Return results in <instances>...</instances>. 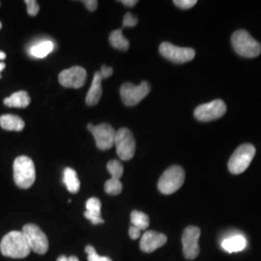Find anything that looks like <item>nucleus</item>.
<instances>
[{"mask_svg": "<svg viewBox=\"0 0 261 261\" xmlns=\"http://www.w3.org/2000/svg\"><path fill=\"white\" fill-rule=\"evenodd\" d=\"M0 252L11 258H24L31 252L28 240L22 231H11L0 242Z\"/></svg>", "mask_w": 261, "mask_h": 261, "instance_id": "obj_1", "label": "nucleus"}, {"mask_svg": "<svg viewBox=\"0 0 261 261\" xmlns=\"http://www.w3.org/2000/svg\"><path fill=\"white\" fill-rule=\"evenodd\" d=\"M231 44L237 55L246 58H253L261 54V45L246 30L235 31L231 37Z\"/></svg>", "mask_w": 261, "mask_h": 261, "instance_id": "obj_2", "label": "nucleus"}, {"mask_svg": "<svg viewBox=\"0 0 261 261\" xmlns=\"http://www.w3.org/2000/svg\"><path fill=\"white\" fill-rule=\"evenodd\" d=\"M14 180L20 189H28L36 179V170L33 161L28 156H19L14 162Z\"/></svg>", "mask_w": 261, "mask_h": 261, "instance_id": "obj_3", "label": "nucleus"}, {"mask_svg": "<svg viewBox=\"0 0 261 261\" xmlns=\"http://www.w3.org/2000/svg\"><path fill=\"white\" fill-rule=\"evenodd\" d=\"M185 171L179 166H171L163 173L158 182L159 191L164 195H171L183 186Z\"/></svg>", "mask_w": 261, "mask_h": 261, "instance_id": "obj_4", "label": "nucleus"}, {"mask_svg": "<svg viewBox=\"0 0 261 261\" xmlns=\"http://www.w3.org/2000/svg\"><path fill=\"white\" fill-rule=\"evenodd\" d=\"M255 155V147L245 143L234 151L232 156L228 161V170L232 174H241L250 167L252 159Z\"/></svg>", "mask_w": 261, "mask_h": 261, "instance_id": "obj_5", "label": "nucleus"}, {"mask_svg": "<svg viewBox=\"0 0 261 261\" xmlns=\"http://www.w3.org/2000/svg\"><path fill=\"white\" fill-rule=\"evenodd\" d=\"M114 145L116 146L117 155L122 161H129L135 156L137 144L129 129L120 128L116 132Z\"/></svg>", "mask_w": 261, "mask_h": 261, "instance_id": "obj_6", "label": "nucleus"}, {"mask_svg": "<svg viewBox=\"0 0 261 261\" xmlns=\"http://www.w3.org/2000/svg\"><path fill=\"white\" fill-rule=\"evenodd\" d=\"M159 51L166 59L176 64H183L192 61L196 56L194 48L177 47L169 42L162 43L159 47Z\"/></svg>", "mask_w": 261, "mask_h": 261, "instance_id": "obj_7", "label": "nucleus"}, {"mask_svg": "<svg viewBox=\"0 0 261 261\" xmlns=\"http://www.w3.org/2000/svg\"><path fill=\"white\" fill-rule=\"evenodd\" d=\"M22 233L24 234L30 250L38 254H45L48 250V240L47 235L43 230L34 224H25L22 227Z\"/></svg>", "mask_w": 261, "mask_h": 261, "instance_id": "obj_8", "label": "nucleus"}, {"mask_svg": "<svg viewBox=\"0 0 261 261\" xmlns=\"http://www.w3.org/2000/svg\"><path fill=\"white\" fill-rule=\"evenodd\" d=\"M150 90L151 85L147 82H142L140 85L125 83L120 88L122 102L128 107L136 106L149 94Z\"/></svg>", "mask_w": 261, "mask_h": 261, "instance_id": "obj_9", "label": "nucleus"}, {"mask_svg": "<svg viewBox=\"0 0 261 261\" xmlns=\"http://www.w3.org/2000/svg\"><path fill=\"white\" fill-rule=\"evenodd\" d=\"M87 129L93 135L96 141V146L100 150H109L114 145L116 130L108 123H102L94 126L92 124L87 125Z\"/></svg>", "mask_w": 261, "mask_h": 261, "instance_id": "obj_10", "label": "nucleus"}, {"mask_svg": "<svg viewBox=\"0 0 261 261\" xmlns=\"http://www.w3.org/2000/svg\"><path fill=\"white\" fill-rule=\"evenodd\" d=\"M225 112L226 106L224 101L217 99L210 103L198 106L195 110V117L199 121H212L223 117Z\"/></svg>", "mask_w": 261, "mask_h": 261, "instance_id": "obj_11", "label": "nucleus"}, {"mask_svg": "<svg viewBox=\"0 0 261 261\" xmlns=\"http://www.w3.org/2000/svg\"><path fill=\"white\" fill-rule=\"evenodd\" d=\"M200 237V229L195 226H187L182 235V245L184 256L189 260L196 258L199 254L198 239Z\"/></svg>", "mask_w": 261, "mask_h": 261, "instance_id": "obj_12", "label": "nucleus"}, {"mask_svg": "<svg viewBox=\"0 0 261 261\" xmlns=\"http://www.w3.org/2000/svg\"><path fill=\"white\" fill-rule=\"evenodd\" d=\"M87 79V73L83 67L74 66L67 70L62 71L59 76V83L66 88H74L79 89L83 87Z\"/></svg>", "mask_w": 261, "mask_h": 261, "instance_id": "obj_13", "label": "nucleus"}, {"mask_svg": "<svg viewBox=\"0 0 261 261\" xmlns=\"http://www.w3.org/2000/svg\"><path fill=\"white\" fill-rule=\"evenodd\" d=\"M168 241V237L164 233L146 230L140 239V250L143 252H153L163 247Z\"/></svg>", "mask_w": 261, "mask_h": 261, "instance_id": "obj_14", "label": "nucleus"}, {"mask_svg": "<svg viewBox=\"0 0 261 261\" xmlns=\"http://www.w3.org/2000/svg\"><path fill=\"white\" fill-rule=\"evenodd\" d=\"M101 208L102 204L99 198H89L86 201V211L84 212V217L93 224H103L105 222L101 217Z\"/></svg>", "mask_w": 261, "mask_h": 261, "instance_id": "obj_15", "label": "nucleus"}, {"mask_svg": "<svg viewBox=\"0 0 261 261\" xmlns=\"http://www.w3.org/2000/svg\"><path fill=\"white\" fill-rule=\"evenodd\" d=\"M102 75L100 72H96L94 74L93 82L90 86V89L86 96V103L88 106H95L99 103L102 94H103V89H102Z\"/></svg>", "mask_w": 261, "mask_h": 261, "instance_id": "obj_16", "label": "nucleus"}, {"mask_svg": "<svg viewBox=\"0 0 261 261\" xmlns=\"http://www.w3.org/2000/svg\"><path fill=\"white\" fill-rule=\"evenodd\" d=\"M221 245L224 251L229 253L241 252L247 247V239L243 235L236 234L224 238Z\"/></svg>", "mask_w": 261, "mask_h": 261, "instance_id": "obj_17", "label": "nucleus"}, {"mask_svg": "<svg viewBox=\"0 0 261 261\" xmlns=\"http://www.w3.org/2000/svg\"><path fill=\"white\" fill-rule=\"evenodd\" d=\"M0 126L4 130L19 132L23 130L24 121L17 115L4 114L0 117Z\"/></svg>", "mask_w": 261, "mask_h": 261, "instance_id": "obj_18", "label": "nucleus"}, {"mask_svg": "<svg viewBox=\"0 0 261 261\" xmlns=\"http://www.w3.org/2000/svg\"><path fill=\"white\" fill-rule=\"evenodd\" d=\"M3 103L10 108H27L30 103V97L27 91H18L4 99Z\"/></svg>", "mask_w": 261, "mask_h": 261, "instance_id": "obj_19", "label": "nucleus"}, {"mask_svg": "<svg viewBox=\"0 0 261 261\" xmlns=\"http://www.w3.org/2000/svg\"><path fill=\"white\" fill-rule=\"evenodd\" d=\"M63 182L65 184L67 190L72 193L76 194L80 191L81 188V182L77 178V173L73 168H66L64 169V176H63Z\"/></svg>", "mask_w": 261, "mask_h": 261, "instance_id": "obj_20", "label": "nucleus"}, {"mask_svg": "<svg viewBox=\"0 0 261 261\" xmlns=\"http://www.w3.org/2000/svg\"><path fill=\"white\" fill-rule=\"evenodd\" d=\"M54 50L51 41H42L29 48V55L35 58H44Z\"/></svg>", "mask_w": 261, "mask_h": 261, "instance_id": "obj_21", "label": "nucleus"}, {"mask_svg": "<svg viewBox=\"0 0 261 261\" xmlns=\"http://www.w3.org/2000/svg\"><path fill=\"white\" fill-rule=\"evenodd\" d=\"M110 43L112 47L119 50H128L130 47V43L124 37L122 29H116L112 31L110 35Z\"/></svg>", "mask_w": 261, "mask_h": 261, "instance_id": "obj_22", "label": "nucleus"}, {"mask_svg": "<svg viewBox=\"0 0 261 261\" xmlns=\"http://www.w3.org/2000/svg\"><path fill=\"white\" fill-rule=\"evenodd\" d=\"M130 223L132 225L141 230H146L150 224L149 217L143 212L134 210L130 213Z\"/></svg>", "mask_w": 261, "mask_h": 261, "instance_id": "obj_23", "label": "nucleus"}, {"mask_svg": "<svg viewBox=\"0 0 261 261\" xmlns=\"http://www.w3.org/2000/svg\"><path fill=\"white\" fill-rule=\"evenodd\" d=\"M122 189V183L117 179L111 178L105 183V192L110 196H117L121 194Z\"/></svg>", "mask_w": 261, "mask_h": 261, "instance_id": "obj_24", "label": "nucleus"}, {"mask_svg": "<svg viewBox=\"0 0 261 261\" xmlns=\"http://www.w3.org/2000/svg\"><path fill=\"white\" fill-rule=\"evenodd\" d=\"M107 169L110 172V174L112 175V178L117 179V180H119L121 178L123 175V171H124L123 165L117 160L110 161L107 165Z\"/></svg>", "mask_w": 261, "mask_h": 261, "instance_id": "obj_25", "label": "nucleus"}, {"mask_svg": "<svg viewBox=\"0 0 261 261\" xmlns=\"http://www.w3.org/2000/svg\"><path fill=\"white\" fill-rule=\"evenodd\" d=\"M85 252L88 255L87 256V260L88 261H112V258L109 257V256H101V255H99L97 252H96L95 248L92 247V246H90V245L86 246Z\"/></svg>", "mask_w": 261, "mask_h": 261, "instance_id": "obj_26", "label": "nucleus"}, {"mask_svg": "<svg viewBox=\"0 0 261 261\" xmlns=\"http://www.w3.org/2000/svg\"><path fill=\"white\" fill-rule=\"evenodd\" d=\"M25 4H27V7H28V13L29 16H36L40 10V6L38 4L37 1L35 0H27L25 1Z\"/></svg>", "mask_w": 261, "mask_h": 261, "instance_id": "obj_27", "label": "nucleus"}, {"mask_svg": "<svg viewBox=\"0 0 261 261\" xmlns=\"http://www.w3.org/2000/svg\"><path fill=\"white\" fill-rule=\"evenodd\" d=\"M174 5L183 10L191 9L197 3L196 0H174Z\"/></svg>", "mask_w": 261, "mask_h": 261, "instance_id": "obj_28", "label": "nucleus"}, {"mask_svg": "<svg viewBox=\"0 0 261 261\" xmlns=\"http://www.w3.org/2000/svg\"><path fill=\"white\" fill-rule=\"evenodd\" d=\"M138 22H139V19H137L136 17H134L130 13H127L123 19V27L124 28H133V27L137 25Z\"/></svg>", "mask_w": 261, "mask_h": 261, "instance_id": "obj_29", "label": "nucleus"}, {"mask_svg": "<svg viewBox=\"0 0 261 261\" xmlns=\"http://www.w3.org/2000/svg\"><path fill=\"white\" fill-rule=\"evenodd\" d=\"M83 3L90 12H94L98 7V1L96 0H84Z\"/></svg>", "mask_w": 261, "mask_h": 261, "instance_id": "obj_30", "label": "nucleus"}, {"mask_svg": "<svg viewBox=\"0 0 261 261\" xmlns=\"http://www.w3.org/2000/svg\"><path fill=\"white\" fill-rule=\"evenodd\" d=\"M100 73H101V75H102V79H103H103H108V77H110V76L112 75L113 69H112V67H108V66L103 65L102 66V68H101Z\"/></svg>", "mask_w": 261, "mask_h": 261, "instance_id": "obj_31", "label": "nucleus"}, {"mask_svg": "<svg viewBox=\"0 0 261 261\" xmlns=\"http://www.w3.org/2000/svg\"><path fill=\"white\" fill-rule=\"evenodd\" d=\"M140 231L139 228H137V227H135V226H130V229H129V235H130V238L133 239V240H137V239H139L140 237Z\"/></svg>", "mask_w": 261, "mask_h": 261, "instance_id": "obj_32", "label": "nucleus"}, {"mask_svg": "<svg viewBox=\"0 0 261 261\" xmlns=\"http://www.w3.org/2000/svg\"><path fill=\"white\" fill-rule=\"evenodd\" d=\"M56 261H80L79 260V258L75 256V255H72V256H69V257H67L66 255H60L58 258H57V260Z\"/></svg>", "mask_w": 261, "mask_h": 261, "instance_id": "obj_33", "label": "nucleus"}, {"mask_svg": "<svg viewBox=\"0 0 261 261\" xmlns=\"http://www.w3.org/2000/svg\"><path fill=\"white\" fill-rule=\"evenodd\" d=\"M121 3L127 7H134L138 3V1L137 0H122Z\"/></svg>", "mask_w": 261, "mask_h": 261, "instance_id": "obj_34", "label": "nucleus"}, {"mask_svg": "<svg viewBox=\"0 0 261 261\" xmlns=\"http://www.w3.org/2000/svg\"><path fill=\"white\" fill-rule=\"evenodd\" d=\"M6 58V54L0 50V60H4Z\"/></svg>", "mask_w": 261, "mask_h": 261, "instance_id": "obj_35", "label": "nucleus"}, {"mask_svg": "<svg viewBox=\"0 0 261 261\" xmlns=\"http://www.w3.org/2000/svg\"><path fill=\"white\" fill-rule=\"evenodd\" d=\"M5 69V64L4 63H0V72L3 71Z\"/></svg>", "mask_w": 261, "mask_h": 261, "instance_id": "obj_36", "label": "nucleus"}, {"mask_svg": "<svg viewBox=\"0 0 261 261\" xmlns=\"http://www.w3.org/2000/svg\"><path fill=\"white\" fill-rule=\"evenodd\" d=\"M1 28H2V23L0 22V29H1Z\"/></svg>", "mask_w": 261, "mask_h": 261, "instance_id": "obj_37", "label": "nucleus"}, {"mask_svg": "<svg viewBox=\"0 0 261 261\" xmlns=\"http://www.w3.org/2000/svg\"><path fill=\"white\" fill-rule=\"evenodd\" d=\"M0 79H1V75H0Z\"/></svg>", "mask_w": 261, "mask_h": 261, "instance_id": "obj_38", "label": "nucleus"}]
</instances>
